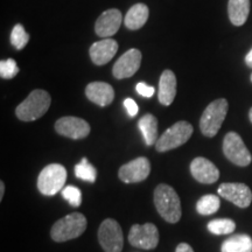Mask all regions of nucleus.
<instances>
[{
  "label": "nucleus",
  "instance_id": "obj_31",
  "mask_svg": "<svg viewBox=\"0 0 252 252\" xmlns=\"http://www.w3.org/2000/svg\"><path fill=\"white\" fill-rule=\"evenodd\" d=\"M175 252H194V250H193V248H191L189 244L180 243L178 245V247H176Z\"/></svg>",
  "mask_w": 252,
  "mask_h": 252
},
{
  "label": "nucleus",
  "instance_id": "obj_8",
  "mask_svg": "<svg viewBox=\"0 0 252 252\" xmlns=\"http://www.w3.org/2000/svg\"><path fill=\"white\" fill-rule=\"evenodd\" d=\"M98 241L105 252H122L124 235L119 223L113 219H106L98 229Z\"/></svg>",
  "mask_w": 252,
  "mask_h": 252
},
{
  "label": "nucleus",
  "instance_id": "obj_18",
  "mask_svg": "<svg viewBox=\"0 0 252 252\" xmlns=\"http://www.w3.org/2000/svg\"><path fill=\"white\" fill-rule=\"evenodd\" d=\"M176 96V77L172 70H165L160 76L158 98L162 105H171Z\"/></svg>",
  "mask_w": 252,
  "mask_h": 252
},
{
  "label": "nucleus",
  "instance_id": "obj_4",
  "mask_svg": "<svg viewBox=\"0 0 252 252\" xmlns=\"http://www.w3.org/2000/svg\"><path fill=\"white\" fill-rule=\"evenodd\" d=\"M228 109V100L224 98L214 100L207 106L200 119V128L203 135L208 138L215 137L224 122Z\"/></svg>",
  "mask_w": 252,
  "mask_h": 252
},
{
  "label": "nucleus",
  "instance_id": "obj_7",
  "mask_svg": "<svg viewBox=\"0 0 252 252\" xmlns=\"http://www.w3.org/2000/svg\"><path fill=\"white\" fill-rule=\"evenodd\" d=\"M223 153L229 161L239 167H247L251 163L250 151L245 146L241 135L236 132H229L223 140Z\"/></svg>",
  "mask_w": 252,
  "mask_h": 252
},
{
  "label": "nucleus",
  "instance_id": "obj_13",
  "mask_svg": "<svg viewBox=\"0 0 252 252\" xmlns=\"http://www.w3.org/2000/svg\"><path fill=\"white\" fill-rule=\"evenodd\" d=\"M141 64V53L140 50L132 48L124 53L118 61L113 65L112 72L113 76L118 80H124V78L133 76Z\"/></svg>",
  "mask_w": 252,
  "mask_h": 252
},
{
  "label": "nucleus",
  "instance_id": "obj_32",
  "mask_svg": "<svg viewBox=\"0 0 252 252\" xmlns=\"http://www.w3.org/2000/svg\"><path fill=\"white\" fill-rule=\"evenodd\" d=\"M245 63H247L249 68H252V49L245 56Z\"/></svg>",
  "mask_w": 252,
  "mask_h": 252
},
{
  "label": "nucleus",
  "instance_id": "obj_17",
  "mask_svg": "<svg viewBox=\"0 0 252 252\" xmlns=\"http://www.w3.org/2000/svg\"><path fill=\"white\" fill-rule=\"evenodd\" d=\"M86 94L91 102L99 106H108L115 99V90L105 82H93L86 88Z\"/></svg>",
  "mask_w": 252,
  "mask_h": 252
},
{
  "label": "nucleus",
  "instance_id": "obj_21",
  "mask_svg": "<svg viewBox=\"0 0 252 252\" xmlns=\"http://www.w3.org/2000/svg\"><path fill=\"white\" fill-rule=\"evenodd\" d=\"M220 252H252V238L249 235H232L223 242Z\"/></svg>",
  "mask_w": 252,
  "mask_h": 252
},
{
  "label": "nucleus",
  "instance_id": "obj_20",
  "mask_svg": "<svg viewBox=\"0 0 252 252\" xmlns=\"http://www.w3.org/2000/svg\"><path fill=\"white\" fill-rule=\"evenodd\" d=\"M250 13V0H229L228 14L232 25L242 26Z\"/></svg>",
  "mask_w": 252,
  "mask_h": 252
},
{
  "label": "nucleus",
  "instance_id": "obj_1",
  "mask_svg": "<svg viewBox=\"0 0 252 252\" xmlns=\"http://www.w3.org/2000/svg\"><path fill=\"white\" fill-rule=\"evenodd\" d=\"M154 206L159 215L166 222L174 224L181 219V201L176 191L169 185L160 184L154 189Z\"/></svg>",
  "mask_w": 252,
  "mask_h": 252
},
{
  "label": "nucleus",
  "instance_id": "obj_19",
  "mask_svg": "<svg viewBox=\"0 0 252 252\" xmlns=\"http://www.w3.org/2000/svg\"><path fill=\"white\" fill-rule=\"evenodd\" d=\"M149 7L145 4H135L134 6L128 9L126 13V17L124 18L125 26L131 31L139 30L147 23L149 19Z\"/></svg>",
  "mask_w": 252,
  "mask_h": 252
},
{
  "label": "nucleus",
  "instance_id": "obj_3",
  "mask_svg": "<svg viewBox=\"0 0 252 252\" xmlns=\"http://www.w3.org/2000/svg\"><path fill=\"white\" fill-rule=\"evenodd\" d=\"M88 220L81 213H71L56 220L50 230V237L53 241L62 243L77 238L87 230Z\"/></svg>",
  "mask_w": 252,
  "mask_h": 252
},
{
  "label": "nucleus",
  "instance_id": "obj_15",
  "mask_svg": "<svg viewBox=\"0 0 252 252\" xmlns=\"http://www.w3.org/2000/svg\"><path fill=\"white\" fill-rule=\"evenodd\" d=\"M123 17L121 11L116 8H111L100 14L94 25V31L98 36L109 37L115 35L121 27Z\"/></svg>",
  "mask_w": 252,
  "mask_h": 252
},
{
  "label": "nucleus",
  "instance_id": "obj_6",
  "mask_svg": "<svg viewBox=\"0 0 252 252\" xmlns=\"http://www.w3.org/2000/svg\"><path fill=\"white\" fill-rule=\"evenodd\" d=\"M194 128L191 124L186 121H180L167 128L165 133L159 138L156 144L158 152H167L187 143L193 134Z\"/></svg>",
  "mask_w": 252,
  "mask_h": 252
},
{
  "label": "nucleus",
  "instance_id": "obj_2",
  "mask_svg": "<svg viewBox=\"0 0 252 252\" xmlns=\"http://www.w3.org/2000/svg\"><path fill=\"white\" fill-rule=\"evenodd\" d=\"M52 98L46 90H34L15 109V115L23 122H34L48 111Z\"/></svg>",
  "mask_w": 252,
  "mask_h": 252
},
{
  "label": "nucleus",
  "instance_id": "obj_27",
  "mask_svg": "<svg viewBox=\"0 0 252 252\" xmlns=\"http://www.w3.org/2000/svg\"><path fill=\"white\" fill-rule=\"evenodd\" d=\"M19 72V68L17 65V62L13 59H7L2 60L0 62V76L1 78H5V80H11L17 76Z\"/></svg>",
  "mask_w": 252,
  "mask_h": 252
},
{
  "label": "nucleus",
  "instance_id": "obj_9",
  "mask_svg": "<svg viewBox=\"0 0 252 252\" xmlns=\"http://www.w3.org/2000/svg\"><path fill=\"white\" fill-rule=\"evenodd\" d=\"M128 242L134 248L152 250L159 243V230L153 223L133 224L128 232Z\"/></svg>",
  "mask_w": 252,
  "mask_h": 252
},
{
  "label": "nucleus",
  "instance_id": "obj_14",
  "mask_svg": "<svg viewBox=\"0 0 252 252\" xmlns=\"http://www.w3.org/2000/svg\"><path fill=\"white\" fill-rule=\"evenodd\" d=\"M190 173L195 180L204 185H212L219 180V168L203 157H197L190 163Z\"/></svg>",
  "mask_w": 252,
  "mask_h": 252
},
{
  "label": "nucleus",
  "instance_id": "obj_29",
  "mask_svg": "<svg viewBox=\"0 0 252 252\" xmlns=\"http://www.w3.org/2000/svg\"><path fill=\"white\" fill-rule=\"evenodd\" d=\"M137 91H138V94H141V96L149 97V98L150 97H152L154 93H156L153 87L147 86V84L144 83V82H140V83L137 84Z\"/></svg>",
  "mask_w": 252,
  "mask_h": 252
},
{
  "label": "nucleus",
  "instance_id": "obj_34",
  "mask_svg": "<svg viewBox=\"0 0 252 252\" xmlns=\"http://www.w3.org/2000/svg\"><path fill=\"white\" fill-rule=\"evenodd\" d=\"M249 118H250V121L252 123V108L250 109V111H249Z\"/></svg>",
  "mask_w": 252,
  "mask_h": 252
},
{
  "label": "nucleus",
  "instance_id": "obj_25",
  "mask_svg": "<svg viewBox=\"0 0 252 252\" xmlns=\"http://www.w3.org/2000/svg\"><path fill=\"white\" fill-rule=\"evenodd\" d=\"M75 175L81 180L94 184L97 178V171L90 162H88L87 158H83L82 161L75 166Z\"/></svg>",
  "mask_w": 252,
  "mask_h": 252
},
{
  "label": "nucleus",
  "instance_id": "obj_35",
  "mask_svg": "<svg viewBox=\"0 0 252 252\" xmlns=\"http://www.w3.org/2000/svg\"><path fill=\"white\" fill-rule=\"evenodd\" d=\"M251 82H252V74H251Z\"/></svg>",
  "mask_w": 252,
  "mask_h": 252
},
{
  "label": "nucleus",
  "instance_id": "obj_33",
  "mask_svg": "<svg viewBox=\"0 0 252 252\" xmlns=\"http://www.w3.org/2000/svg\"><path fill=\"white\" fill-rule=\"evenodd\" d=\"M5 193V184L4 181H0V200H2Z\"/></svg>",
  "mask_w": 252,
  "mask_h": 252
},
{
  "label": "nucleus",
  "instance_id": "obj_24",
  "mask_svg": "<svg viewBox=\"0 0 252 252\" xmlns=\"http://www.w3.org/2000/svg\"><path fill=\"white\" fill-rule=\"evenodd\" d=\"M236 229V223L230 219H216L208 223V230L214 235H229Z\"/></svg>",
  "mask_w": 252,
  "mask_h": 252
},
{
  "label": "nucleus",
  "instance_id": "obj_10",
  "mask_svg": "<svg viewBox=\"0 0 252 252\" xmlns=\"http://www.w3.org/2000/svg\"><path fill=\"white\" fill-rule=\"evenodd\" d=\"M151 173V162L147 158L140 157L125 163L119 168L118 176L125 184H137L146 180Z\"/></svg>",
  "mask_w": 252,
  "mask_h": 252
},
{
  "label": "nucleus",
  "instance_id": "obj_11",
  "mask_svg": "<svg viewBox=\"0 0 252 252\" xmlns=\"http://www.w3.org/2000/svg\"><path fill=\"white\" fill-rule=\"evenodd\" d=\"M55 130L59 134L63 135V137L78 140L84 139V138L89 135L90 125L84 119L68 116V117L60 118L55 123Z\"/></svg>",
  "mask_w": 252,
  "mask_h": 252
},
{
  "label": "nucleus",
  "instance_id": "obj_26",
  "mask_svg": "<svg viewBox=\"0 0 252 252\" xmlns=\"http://www.w3.org/2000/svg\"><path fill=\"white\" fill-rule=\"evenodd\" d=\"M28 41H30V35H28L27 32L25 31L23 25L20 24L15 25L13 30H12V34H11L12 45H13L18 50H20L26 47Z\"/></svg>",
  "mask_w": 252,
  "mask_h": 252
},
{
  "label": "nucleus",
  "instance_id": "obj_30",
  "mask_svg": "<svg viewBox=\"0 0 252 252\" xmlns=\"http://www.w3.org/2000/svg\"><path fill=\"white\" fill-rule=\"evenodd\" d=\"M124 105L126 110H127L128 115L131 116V117H135V116L138 115V105L137 103L134 102L132 98H126L124 100Z\"/></svg>",
  "mask_w": 252,
  "mask_h": 252
},
{
  "label": "nucleus",
  "instance_id": "obj_5",
  "mask_svg": "<svg viewBox=\"0 0 252 252\" xmlns=\"http://www.w3.org/2000/svg\"><path fill=\"white\" fill-rule=\"evenodd\" d=\"M67 169L60 163H50L41 171L37 178V189L42 195L53 196L64 187Z\"/></svg>",
  "mask_w": 252,
  "mask_h": 252
},
{
  "label": "nucleus",
  "instance_id": "obj_22",
  "mask_svg": "<svg viewBox=\"0 0 252 252\" xmlns=\"http://www.w3.org/2000/svg\"><path fill=\"white\" fill-rule=\"evenodd\" d=\"M141 133L144 135L145 143L147 146H152L158 141V119L151 113H147L140 118L138 123Z\"/></svg>",
  "mask_w": 252,
  "mask_h": 252
},
{
  "label": "nucleus",
  "instance_id": "obj_16",
  "mask_svg": "<svg viewBox=\"0 0 252 252\" xmlns=\"http://www.w3.org/2000/svg\"><path fill=\"white\" fill-rule=\"evenodd\" d=\"M118 50L117 41L110 37L94 42L90 47V58L94 64L104 65L111 61Z\"/></svg>",
  "mask_w": 252,
  "mask_h": 252
},
{
  "label": "nucleus",
  "instance_id": "obj_28",
  "mask_svg": "<svg viewBox=\"0 0 252 252\" xmlns=\"http://www.w3.org/2000/svg\"><path fill=\"white\" fill-rule=\"evenodd\" d=\"M62 196L71 207H80L82 203V191L75 186H67L62 189Z\"/></svg>",
  "mask_w": 252,
  "mask_h": 252
},
{
  "label": "nucleus",
  "instance_id": "obj_23",
  "mask_svg": "<svg viewBox=\"0 0 252 252\" xmlns=\"http://www.w3.org/2000/svg\"><path fill=\"white\" fill-rule=\"evenodd\" d=\"M220 207V200L214 194L204 195L197 201L196 210L200 215L208 216L215 214Z\"/></svg>",
  "mask_w": 252,
  "mask_h": 252
},
{
  "label": "nucleus",
  "instance_id": "obj_12",
  "mask_svg": "<svg viewBox=\"0 0 252 252\" xmlns=\"http://www.w3.org/2000/svg\"><path fill=\"white\" fill-rule=\"evenodd\" d=\"M217 193L239 208H248L252 202V191L245 184H222Z\"/></svg>",
  "mask_w": 252,
  "mask_h": 252
}]
</instances>
